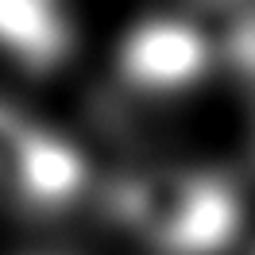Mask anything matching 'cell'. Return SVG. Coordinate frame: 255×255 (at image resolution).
<instances>
[{"mask_svg":"<svg viewBox=\"0 0 255 255\" xmlns=\"http://www.w3.org/2000/svg\"><path fill=\"white\" fill-rule=\"evenodd\" d=\"M193 12H205V16H217V19H228L232 12H240L244 4H252V0H186Z\"/></svg>","mask_w":255,"mask_h":255,"instance_id":"cell-7","label":"cell"},{"mask_svg":"<svg viewBox=\"0 0 255 255\" xmlns=\"http://www.w3.org/2000/svg\"><path fill=\"white\" fill-rule=\"evenodd\" d=\"M213 62V47L190 19L155 16L135 23L120 43L116 66L135 93H182L201 81Z\"/></svg>","mask_w":255,"mask_h":255,"instance_id":"cell-1","label":"cell"},{"mask_svg":"<svg viewBox=\"0 0 255 255\" xmlns=\"http://www.w3.org/2000/svg\"><path fill=\"white\" fill-rule=\"evenodd\" d=\"M244 221L240 190L221 170H197V186L186 213L178 217L174 232L162 240V255H221L232 248V240Z\"/></svg>","mask_w":255,"mask_h":255,"instance_id":"cell-3","label":"cell"},{"mask_svg":"<svg viewBox=\"0 0 255 255\" xmlns=\"http://www.w3.org/2000/svg\"><path fill=\"white\" fill-rule=\"evenodd\" d=\"M85 178H89V170H85V155L78 147L70 139H62L58 131L35 128L12 193L19 201L50 213V209L74 205L81 197V190H85Z\"/></svg>","mask_w":255,"mask_h":255,"instance_id":"cell-4","label":"cell"},{"mask_svg":"<svg viewBox=\"0 0 255 255\" xmlns=\"http://www.w3.org/2000/svg\"><path fill=\"white\" fill-rule=\"evenodd\" d=\"M0 50L27 74H54L74 50L66 0H0Z\"/></svg>","mask_w":255,"mask_h":255,"instance_id":"cell-2","label":"cell"},{"mask_svg":"<svg viewBox=\"0 0 255 255\" xmlns=\"http://www.w3.org/2000/svg\"><path fill=\"white\" fill-rule=\"evenodd\" d=\"M221 58L240 81L255 85V0L221 19Z\"/></svg>","mask_w":255,"mask_h":255,"instance_id":"cell-5","label":"cell"},{"mask_svg":"<svg viewBox=\"0 0 255 255\" xmlns=\"http://www.w3.org/2000/svg\"><path fill=\"white\" fill-rule=\"evenodd\" d=\"M35 128L39 124H31L19 109L0 101V186L8 193L16 190V178H19V166H23V155H27Z\"/></svg>","mask_w":255,"mask_h":255,"instance_id":"cell-6","label":"cell"}]
</instances>
